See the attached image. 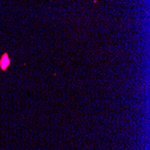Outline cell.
<instances>
[{
    "label": "cell",
    "instance_id": "6da1fadb",
    "mask_svg": "<svg viewBox=\"0 0 150 150\" xmlns=\"http://www.w3.org/2000/svg\"><path fill=\"white\" fill-rule=\"evenodd\" d=\"M10 65V59L7 54H4L3 57L1 58V60H0V67L3 70L6 69L7 67Z\"/></svg>",
    "mask_w": 150,
    "mask_h": 150
}]
</instances>
